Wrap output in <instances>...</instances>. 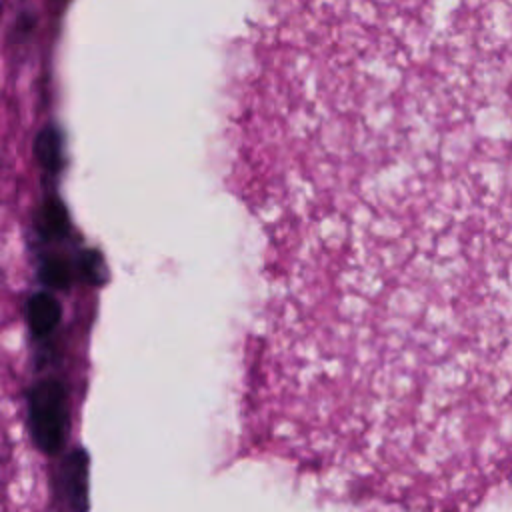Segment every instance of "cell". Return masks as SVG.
Here are the masks:
<instances>
[{"instance_id": "6da1fadb", "label": "cell", "mask_w": 512, "mask_h": 512, "mask_svg": "<svg viewBox=\"0 0 512 512\" xmlns=\"http://www.w3.org/2000/svg\"><path fill=\"white\" fill-rule=\"evenodd\" d=\"M232 180L328 280L512 344V142L440 100L278 78L230 120Z\"/></svg>"}, {"instance_id": "7a4b0ae2", "label": "cell", "mask_w": 512, "mask_h": 512, "mask_svg": "<svg viewBox=\"0 0 512 512\" xmlns=\"http://www.w3.org/2000/svg\"><path fill=\"white\" fill-rule=\"evenodd\" d=\"M62 416H64V406H62L58 388L54 386L42 388V398L34 400V418H36V434L44 446L54 448L60 442Z\"/></svg>"}]
</instances>
